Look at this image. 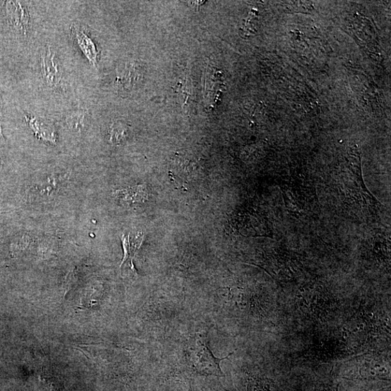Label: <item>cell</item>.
I'll return each instance as SVG.
<instances>
[{
  "instance_id": "obj_1",
  "label": "cell",
  "mask_w": 391,
  "mask_h": 391,
  "mask_svg": "<svg viewBox=\"0 0 391 391\" xmlns=\"http://www.w3.org/2000/svg\"><path fill=\"white\" fill-rule=\"evenodd\" d=\"M337 182L346 204L361 214L372 215L382 207L368 190L361 175L360 158L354 153L350 158L347 169L340 173Z\"/></svg>"
},
{
  "instance_id": "obj_2",
  "label": "cell",
  "mask_w": 391,
  "mask_h": 391,
  "mask_svg": "<svg viewBox=\"0 0 391 391\" xmlns=\"http://www.w3.org/2000/svg\"><path fill=\"white\" fill-rule=\"evenodd\" d=\"M232 354L234 352L223 358L215 357L210 349L208 338L196 333L184 343L181 364L190 376L222 377L224 373L221 368V361Z\"/></svg>"
},
{
  "instance_id": "obj_3",
  "label": "cell",
  "mask_w": 391,
  "mask_h": 391,
  "mask_svg": "<svg viewBox=\"0 0 391 391\" xmlns=\"http://www.w3.org/2000/svg\"><path fill=\"white\" fill-rule=\"evenodd\" d=\"M281 190L285 207L295 216L303 215L310 211L313 204V192L307 183L297 178L282 181Z\"/></svg>"
},
{
  "instance_id": "obj_4",
  "label": "cell",
  "mask_w": 391,
  "mask_h": 391,
  "mask_svg": "<svg viewBox=\"0 0 391 391\" xmlns=\"http://www.w3.org/2000/svg\"><path fill=\"white\" fill-rule=\"evenodd\" d=\"M348 370H352V380L390 381V365L379 355H362L349 361Z\"/></svg>"
},
{
  "instance_id": "obj_5",
  "label": "cell",
  "mask_w": 391,
  "mask_h": 391,
  "mask_svg": "<svg viewBox=\"0 0 391 391\" xmlns=\"http://www.w3.org/2000/svg\"><path fill=\"white\" fill-rule=\"evenodd\" d=\"M266 271L274 279L283 281H292L301 273V266L292 256L277 251L270 254L265 261Z\"/></svg>"
},
{
  "instance_id": "obj_6",
  "label": "cell",
  "mask_w": 391,
  "mask_h": 391,
  "mask_svg": "<svg viewBox=\"0 0 391 391\" xmlns=\"http://www.w3.org/2000/svg\"><path fill=\"white\" fill-rule=\"evenodd\" d=\"M39 66L41 77L51 88L57 89L62 84L63 72L50 46L43 49L40 54Z\"/></svg>"
},
{
  "instance_id": "obj_7",
  "label": "cell",
  "mask_w": 391,
  "mask_h": 391,
  "mask_svg": "<svg viewBox=\"0 0 391 391\" xmlns=\"http://www.w3.org/2000/svg\"><path fill=\"white\" fill-rule=\"evenodd\" d=\"M239 229L248 232L254 236H269L272 234L270 223L265 215L253 210L241 212L239 217Z\"/></svg>"
},
{
  "instance_id": "obj_8",
  "label": "cell",
  "mask_w": 391,
  "mask_h": 391,
  "mask_svg": "<svg viewBox=\"0 0 391 391\" xmlns=\"http://www.w3.org/2000/svg\"><path fill=\"white\" fill-rule=\"evenodd\" d=\"M70 34L86 59L91 65L97 66L99 52L96 43L89 33L85 31L84 28L80 23H74L70 26Z\"/></svg>"
},
{
  "instance_id": "obj_9",
  "label": "cell",
  "mask_w": 391,
  "mask_h": 391,
  "mask_svg": "<svg viewBox=\"0 0 391 391\" xmlns=\"http://www.w3.org/2000/svg\"><path fill=\"white\" fill-rule=\"evenodd\" d=\"M141 77V72L138 65L132 62L126 63L118 69L116 86L123 92H132L137 87Z\"/></svg>"
},
{
  "instance_id": "obj_10",
  "label": "cell",
  "mask_w": 391,
  "mask_h": 391,
  "mask_svg": "<svg viewBox=\"0 0 391 391\" xmlns=\"http://www.w3.org/2000/svg\"><path fill=\"white\" fill-rule=\"evenodd\" d=\"M7 9L13 28L19 33L26 34L30 23V12L26 3L9 2Z\"/></svg>"
},
{
  "instance_id": "obj_11",
  "label": "cell",
  "mask_w": 391,
  "mask_h": 391,
  "mask_svg": "<svg viewBox=\"0 0 391 391\" xmlns=\"http://www.w3.org/2000/svg\"><path fill=\"white\" fill-rule=\"evenodd\" d=\"M25 119L39 139L50 143H56V130L52 123L34 115H26Z\"/></svg>"
},
{
  "instance_id": "obj_12",
  "label": "cell",
  "mask_w": 391,
  "mask_h": 391,
  "mask_svg": "<svg viewBox=\"0 0 391 391\" xmlns=\"http://www.w3.org/2000/svg\"><path fill=\"white\" fill-rule=\"evenodd\" d=\"M143 240V235H137L132 241H130V237H123L122 242L124 250V257L121 264V267L125 263H128L130 268L136 271L134 267L133 260L139 250Z\"/></svg>"
},
{
  "instance_id": "obj_13",
  "label": "cell",
  "mask_w": 391,
  "mask_h": 391,
  "mask_svg": "<svg viewBox=\"0 0 391 391\" xmlns=\"http://www.w3.org/2000/svg\"><path fill=\"white\" fill-rule=\"evenodd\" d=\"M66 120L72 130L81 132L88 122V112L83 110L71 111L66 115Z\"/></svg>"
},
{
  "instance_id": "obj_14",
  "label": "cell",
  "mask_w": 391,
  "mask_h": 391,
  "mask_svg": "<svg viewBox=\"0 0 391 391\" xmlns=\"http://www.w3.org/2000/svg\"><path fill=\"white\" fill-rule=\"evenodd\" d=\"M144 195V192L139 187L117 192V197L120 200H125L123 202L130 203V204L143 200Z\"/></svg>"
},
{
  "instance_id": "obj_15",
  "label": "cell",
  "mask_w": 391,
  "mask_h": 391,
  "mask_svg": "<svg viewBox=\"0 0 391 391\" xmlns=\"http://www.w3.org/2000/svg\"><path fill=\"white\" fill-rule=\"evenodd\" d=\"M126 127L120 123H114L110 130V141L113 143H119L125 137Z\"/></svg>"
},
{
  "instance_id": "obj_16",
  "label": "cell",
  "mask_w": 391,
  "mask_h": 391,
  "mask_svg": "<svg viewBox=\"0 0 391 391\" xmlns=\"http://www.w3.org/2000/svg\"><path fill=\"white\" fill-rule=\"evenodd\" d=\"M317 391H339V385H324L319 388Z\"/></svg>"
}]
</instances>
